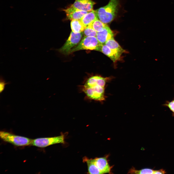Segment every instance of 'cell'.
Segmentation results:
<instances>
[{
  "label": "cell",
  "instance_id": "cell-1",
  "mask_svg": "<svg viewBox=\"0 0 174 174\" xmlns=\"http://www.w3.org/2000/svg\"><path fill=\"white\" fill-rule=\"evenodd\" d=\"M108 79L100 76H93L80 86L79 89L85 94L86 99L102 101L105 99V86Z\"/></svg>",
  "mask_w": 174,
  "mask_h": 174
},
{
  "label": "cell",
  "instance_id": "cell-2",
  "mask_svg": "<svg viewBox=\"0 0 174 174\" xmlns=\"http://www.w3.org/2000/svg\"><path fill=\"white\" fill-rule=\"evenodd\" d=\"M119 4V0H110L106 5L95 10L98 19L105 24L111 22L116 16Z\"/></svg>",
  "mask_w": 174,
  "mask_h": 174
},
{
  "label": "cell",
  "instance_id": "cell-3",
  "mask_svg": "<svg viewBox=\"0 0 174 174\" xmlns=\"http://www.w3.org/2000/svg\"><path fill=\"white\" fill-rule=\"evenodd\" d=\"M0 137L4 141L17 146L31 145L33 139L4 131H0Z\"/></svg>",
  "mask_w": 174,
  "mask_h": 174
},
{
  "label": "cell",
  "instance_id": "cell-4",
  "mask_svg": "<svg viewBox=\"0 0 174 174\" xmlns=\"http://www.w3.org/2000/svg\"><path fill=\"white\" fill-rule=\"evenodd\" d=\"M101 44H102L99 42L96 37L84 36L80 43L70 50L69 54L84 50L98 51Z\"/></svg>",
  "mask_w": 174,
  "mask_h": 174
},
{
  "label": "cell",
  "instance_id": "cell-5",
  "mask_svg": "<svg viewBox=\"0 0 174 174\" xmlns=\"http://www.w3.org/2000/svg\"><path fill=\"white\" fill-rule=\"evenodd\" d=\"M64 135L50 137L39 138L33 139L31 145L40 148H44L53 145L64 143Z\"/></svg>",
  "mask_w": 174,
  "mask_h": 174
},
{
  "label": "cell",
  "instance_id": "cell-6",
  "mask_svg": "<svg viewBox=\"0 0 174 174\" xmlns=\"http://www.w3.org/2000/svg\"><path fill=\"white\" fill-rule=\"evenodd\" d=\"M83 32L75 33L72 31L66 42L59 51L64 54H68L70 50L80 41L83 35Z\"/></svg>",
  "mask_w": 174,
  "mask_h": 174
},
{
  "label": "cell",
  "instance_id": "cell-7",
  "mask_svg": "<svg viewBox=\"0 0 174 174\" xmlns=\"http://www.w3.org/2000/svg\"><path fill=\"white\" fill-rule=\"evenodd\" d=\"M67 19L72 20H80L88 12L81 11L74 7L72 5L64 10Z\"/></svg>",
  "mask_w": 174,
  "mask_h": 174
},
{
  "label": "cell",
  "instance_id": "cell-8",
  "mask_svg": "<svg viewBox=\"0 0 174 174\" xmlns=\"http://www.w3.org/2000/svg\"><path fill=\"white\" fill-rule=\"evenodd\" d=\"M95 3L92 0H75L72 5L77 9L89 12L93 10Z\"/></svg>",
  "mask_w": 174,
  "mask_h": 174
},
{
  "label": "cell",
  "instance_id": "cell-9",
  "mask_svg": "<svg viewBox=\"0 0 174 174\" xmlns=\"http://www.w3.org/2000/svg\"><path fill=\"white\" fill-rule=\"evenodd\" d=\"M96 37L99 42L103 44H105L108 40L114 38V34L109 27L107 25L101 31L97 32Z\"/></svg>",
  "mask_w": 174,
  "mask_h": 174
},
{
  "label": "cell",
  "instance_id": "cell-10",
  "mask_svg": "<svg viewBox=\"0 0 174 174\" xmlns=\"http://www.w3.org/2000/svg\"><path fill=\"white\" fill-rule=\"evenodd\" d=\"M108 157V156H106L94 159L96 166L102 174L109 173L110 172L111 167L109 164Z\"/></svg>",
  "mask_w": 174,
  "mask_h": 174
},
{
  "label": "cell",
  "instance_id": "cell-11",
  "mask_svg": "<svg viewBox=\"0 0 174 174\" xmlns=\"http://www.w3.org/2000/svg\"><path fill=\"white\" fill-rule=\"evenodd\" d=\"M98 51H101L108 56L114 62L118 60L122 53L112 50L105 44H101Z\"/></svg>",
  "mask_w": 174,
  "mask_h": 174
},
{
  "label": "cell",
  "instance_id": "cell-12",
  "mask_svg": "<svg viewBox=\"0 0 174 174\" xmlns=\"http://www.w3.org/2000/svg\"><path fill=\"white\" fill-rule=\"evenodd\" d=\"M98 19L95 10H93L89 12L80 20L86 28L93 21Z\"/></svg>",
  "mask_w": 174,
  "mask_h": 174
},
{
  "label": "cell",
  "instance_id": "cell-13",
  "mask_svg": "<svg viewBox=\"0 0 174 174\" xmlns=\"http://www.w3.org/2000/svg\"><path fill=\"white\" fill-rule=\"evenodd\" d=\"M84 159L87 164L89 174H102L96 166L94 159H89L85 157Z\"/></svg>",
  "mask_w": 174,
  "mask_h": 174
},
{
  "label": "cell",
  "instance_id": "cell-14",
  "mask_svg": "<svg viewBox=\"0 0 174 174\" xmlns=\"http://www.w3.org/2000/svg\"><path fill=\"white\" fill-rule=\"evenodd\" d=\"M71 26L72 31L75 33L82 32L86 28L80 20H71Z\"/></svg>",
  "mask_w": 174,
  "mask_h": 174
},
{
  "label": "cell",
  "instance_id": "cell-15",
  "mask_svg": "<svg viewBox=\"0 0 174 174\" xmlns=\"http://www.w3.org/2000/svg\"><path fill=\"white\" fill-rule=\"evenodd\" d=\"M105 44L111 49L122 53L125 51L112 38L107 41Z\"/></svg>",
  "mask_w": 174,
  "mask_h": 174
},
{
  "label": "cell",
  "instance_id": "cell-16",
  "mask_svg": "<svg viewBox=\"0 0 174 174\" xmlns=\"http://www.w3.org/2000/svg\"><path fill=\"white\" fill-rule=\"evenodd\" d=\"M107 25L106 24L103 23L99 19H97L89 24L87 27L91 28L98 32L101 31Z\"/></svg>",
  "mask_w": 174,
  "mask_h": 174
},
{
  "label": "cell",
  "instance_id": "cell-17",
  "mask_svg": "<svg viewBox=\"0 0 174 174\" xmlns=\"http://www.w3.org/2000/svg\"><path fill=\"white\" fill-rule=\"evenodd\" d=\"M154 171L149 168H145L137 170L133 167L129 170V174H154Z\"/></svg>",
  "mask_w": 174,
  "mask_h": 174
},
{
  "label": "cell",
  "instance_id": "cell-18",
  "mask_svg": "<svg viewBox=\"0 0 174 174\" xmlns=\"http://www.w3.org/2000/svg\"><path fill=\"white\" fill-rule=\"evenodd\" d=\"M83 34L86 36L96 37L97 32L93 29L86 27L82 32Z\"/></svg>",
  "mask_w": 174,
  "mask_h": 174
},
{
  "label": "cell",
  "instance_id": "cell-19",
  "mask_svg": "<svg viewBox=\"0 0 174 174\" xmlns=\"http://www.w3.org/2000/svg\"><path fill=\"white\" fill-rule=\"evenodd\" d=\"M163 105L167 107L172 112L173 116H174V99L170 101H166Z\"/></svg>",
  "mask_w": 174,
  "mask_h": 174
},
{
  "label": "cell",
  "instance_id": "cell-20",
  "mask_svg": "<svg viewBox=\"0 0 174 174\" xmlns=\"http://www.w3.org/2000/svg\"><path fill=\"white\" fill-rule=\"evenodd\" d=\"M9 84V82H6L2 77H0V93H1L4 90L5 85Z\"/></svg>",
  "mask_w": 174,
  "mask_h": 174
},
{
  "label": "cell",
  "instance_id": "cell-21",
  "mask_svg": "<svg viewBox=\"0 0 174 174\" xmlns=\"http://www.w3.org/2000/svg\"><path fill=\"white\" fill-rule=\"evenodd\" d=\"M166 173L165 171L162 169L158 170H155L154 174H165Z\"/></svg>",
  "mask_w": 174,
  "mask_h": 174
}]
</instances>
